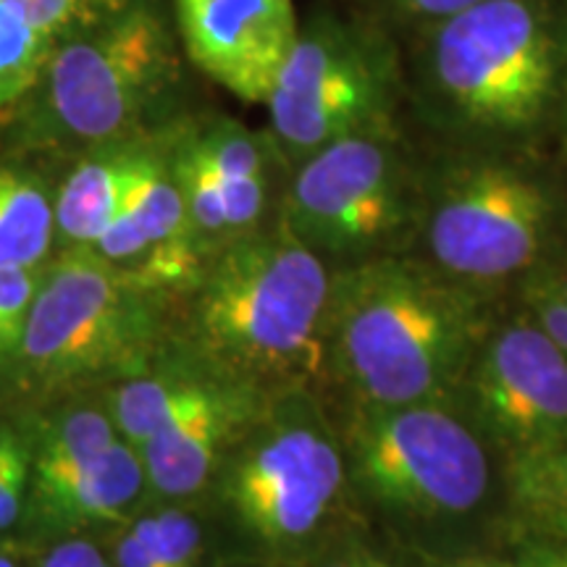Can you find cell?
<instances>
[{
	"mask_svg": "<svg viewBox=\"0 0 567 567\" xmlns=\"http://www.w3.org/2000/svg\"><path fill=\"white\" fill-rule=\"evenodd\" d=\"M400 38L408 95L452 145L526 147L557 124L565 0H481Z\"/></svg>",
	"mask_w": 567,
	"mask_h": 567,
	"instance_id": "6da1fadb",
	"label": "cell"
},
{
	"mask_svg": "<svg viewBox=\"0 0 567 567\" xmlns=\"http://www.w3.org/2000/svg\"><path fill=\"white\" fill-rule=\"evenodd\" d=\"M478 337L471 297L425 266L365 258L331 279L323 360L363 408L434 402L471 363Z\"/></svg>",
	"mask_w": 567,
	"mask_h": 567,
	"instance_id": "7a4b0ae2",
	"label": "cell"
},
{
	"mask_svg": "<svg viewBox=\"0 0 567 567\" xmlns=\"http://www.w3.org/2000/svg\"><path fill=\"white\" fill-rule=\"evenodd\" d=\"M187 66L168 0H134L55 38L38 80L9 111L24 140L84 153L153 132Z\"/></svg>",
	"mask_w": 567,
	"mask_h": 567,
	"instance_id": "3957f363",
	"label": "cell"
},
{
	"mask_svg": "<svg viewBox=\"0 0 567 567\" xmlns=\"http://www.w3.org/2000/svg\"><path fill=\"white\" fill-rule=\"evenodd\" d=\"M195 334L226 373L247 384H292L323 363L329 271L279 224L231 237L205 268Z\"/></svg>",
	"mask_w": 567,
	"mask_h": 567,
	"instance_id": "277c9868",
	"label": "cell"
},
{
	"mask_svg": "<svg viewBox=\"0 0 567 567\" xmlns=\"http://www.w3.org/2000/svg\"><path fill=\"white\" fill-rule=\"evenodd\" d=\"M408 97L402 38L379 13L318 9L300 19L276 76L268 137L287 166L347 134L396 124Z\"/></svg>",
	"mask_w": 567,
	"mask_h": 567,
	"instance_id": "5b68a950",
	"label": "cell"
},
{
	"mask_svg": "<svg viewBox=\"0 0 567 567\" xmlns=\"http://www.w3.org/2000/svg\"><path fill=\"white\" fill-rule=\"evenodd\" d=\"M555 210V193L523 147L452 145L423 172L417 224L439 271L494 281L534 264Z\"/></svg>",
	"mask_w": 567,
	"mask_h": 567,
	"instance_id": "8992f818",
	"label": "cell"
},
{
	"mask_svg": "<svg viewBox=\"0 0 567 567\" xmlns=\"http://www.w3.org/2000/svg\"><path fill=\"white\" fill-rule=\"evenodd\" d=\"M289 168L279 226L321 258L358 264L421 218L423 172L396 124L347 134Z\"/></svg>",
	"mask_w": 567,
	"mask_h": 567,
	"instance_id": "52a82bcc",
	"label": "cell"
},
{
	"mask_svg": "<svg viewBox=\"0 0 567 567\" xmlns=\"http://www.w3.org/2000/svg\"><path fill=\"white\" fill-rule=\"evenodd\" d=\"M151 289L92 247H76L48 268L34 295L19 352L45 381L134 371L153 342Z\"/></svg>",
	"mask_w": 567,
	"mask_h": 567,
	"instance_id": "ba28073f",
	"label": "cell"
},
{
	"mask_svg": "<svg viewBox=\"0 0 567 567\" xmlns=\"http://www.w3.org/2000/svg\"><path fill=\"white\" fill-rule=\"evenodd\" d=\"M350 467L371 499L417 517L471 513L488 486L478 436L434 402L363 408L352 423Z\"/></svg>",
	"mask_w": 567,
	"mask_h": 567,
	"instance_id": "9c48e42d",
	"label": "cell"
},
{
	"mask_svg": "<svg viewBox=\"0 0 567 567\" xmlns=\"http://www.w3.org/2000/svg\"><path fill=\"white\" fill-rule=\"evenodd\" d=\"M344 486V460L305 421L279 423L237 460L229 499L255 536L284 544L310 536Z\"/></svg>",
	"mask_w": 567,
	"mask_h": 567,
	"instance_id": "30bf717a",
	"label": "cell"
},
{
	"mask_svg": "<svg viewBox=\"0 0 567 567\" xmlns=\"http://www.w3.org/2000/svg\"><path fill=\"white\" fill-rule=\"evenodd\" d=\"M471 363L473 410L509 452L567 434V358L536 321L496 331Z\"/></svg>",
	"mask_w": 567,
	"mask_h": 567,
	"instance_id": "8fae6325",
	"label": "cell"
},
{
	"mask_svg": "<svg viewBox=\"0 0 567 567\" xmlns=\"http://www.w3.org/2000/svg\"><path fill=\"white\" fill-rule=\"evenodd\" d=\"M184 59L245 103L264 105L292 53L295 0H168Z\"/></svg>",
	"mask_w": 567,
	"mask_h": 567,
	"instance_id": "7c38bea8",
	"label": "cell"
},
{
	"mask_svg": "<svg viewBox=\"0 0 567 567\" xmlns=\"http://www.w3.org/2000/svg\"><path fill=\"white\" fill-rule=\"evenodd\" d=\"M163 137L166 134L153 130L84 151L53 195L55 231L76 247L95 245Z\"/></svg>",
	"mask_w": 567,
	"mask_h": 567,
	"instance_id": "4fadbf2b",
	"label": "cell"
},
{
	"mask_svg": "<svg viewBox=\"0 0 567 567\" xmlns=\"http://www.w3.org/2000/svg\"><path fill=\"white\" fill-rule=\"evenodd\" d=\"M243 402L216 386L140 446L142 467L163 496H189L200 488L239 423Z\"/></svg>",
	"mask_w": 567,
	"mask_h": 567,
	"instance_id": "5bb4252c",
	"label": "cell"
},
{
	"mask_svg": "<svg viewBox=\"0 0 567 567\" xmlns=\"http://www.w3.org/2000/svg\"><path fill=\"white\" fill-rule=\"evenodd\" d=\"M142 481H145V467L140 452L118 439L111 450H105L74 476L32 492V499L34 509L45 520L59 526H84V523H103L122 515L137 499Z\"/></svg>",
	"mask_w": 567,
	"mask_h": 567,
	"instance_id": "9a60e30c",
	"label": "cell"
},
{
	"mask_svg": "<svg viewBox=\"0 0 567 567\" xmlns=\"http://www.w3.org/2000/svg\"><path fill=\"white\" fill-rule=\"evenodd\" d=\"M53 234L51 189L27 168L0 161V271L38 266Z\"/></svg>",
	"mask_w": 567,
	"mask_h": 567,
	"instance_id": "2e32d148",
	"label": "cell"
},
{
	"mask_svg": "<svg viewBox=\"0 0 567 567\" xmlns=\"http://www.w3.org/2000/svg\"><path fill=\"white\" fill-rule=\"evenodd\" d=\"M513 505L538 534L567 544V434L509 452Z\"/></svg>",
	"mask_w": 567,
	"mask_h": 567,
	"instance_id": "e0dca14e",
	"label": "cell"
},
{
	"mask_svg": "<svg viewBox=\"0 0 567 567\" xmlns=\"http://www.w3.org/2000/svg\"><path fill=\"white\" fill-rule=\"evenodd\" d=\"M210 389L195 379H134L113 394L111 423L126 444L140 450L168 423L195 408Z\"/></svg>",
	"mask_w": 567,
	"mask_h": 567,
	"instance_id": "ac0fdd59",
	"label": "cell"
},
{
	"mask_svg": "<svg viewBox=\"0 0 567 567\" xmlns=\"http://www.w3.org/2000/svg\"><path fill=\"white\" fill-rule=\"evenodd\" d=\"M118 439L122 436L113 429L111 417L101 413L82 410V413L63 417L59 425H53V431L40 446V455L32 467V492L74 476L92 460L101 457L105 450H111Z\"/></svg>",
	"mask_w": 567,
	"mask_h": 567,
	"instance_id": "d6986e66",
	"label": "cell"
},
{
	"mask_svg": "<svg viewBox=\"0 0 567 567\" xmlns=\"http://www.w3.org/2000/svg\"><path fill=\"white\" fill-rule=\"evenodd\" d=\"M53 42L51 32L9 0H0V113L17 105L32 87Z\"/></svg>",
	"mask_w": 567,
	"mask_h": 567,
	"instance_id": "ffe728a7",
	"label": "cell"
},
{
	"mask_svg": "<svg viewBox=\"0 0 567 567\" xmlns=\"http://www.w3.org/2000/svg\"><path fill=\"white\" fill-rule=\"evenodd\" d=\"M158 567H197L203 551L200 526L179 509H163L132 526Z\"/></svg>",
	"mask_w": 567,
	"mask_h": 567,
	"instance_id": "44dd1931",
	"label": "cell"
},
{
	"mask_svg": "<svg viewBox=\"0 0 567 567\" xmlns=\"http://www.w3.org/2000/svg\"><path fill=\"white\" fill-rule=\"evenodd\" d=\"M19 11H24L34 24L48 30L53 38L69 34L92 21L111 17L126 9L134 0H9Z\"/></svg>",
	"mask_w": 567,
	"mask_h": 567,
	"instance_id": "7402d4cb",
	"label": "cell"
},
{
	"mask_svg": "<svg viewBox=\"0 0 567 567\" xmlns=\"http://www.w3.org/2000/svg\"><path fill=\"white\" fill-rule=\"evenodd\" d=\"M34 295H38V281H34L32 268L0 271V354L19 352Z\"/></svg>",
	"mask_w": 567,
	"mask_h": 567,
	"instance_id": "603a6c76",
	"label": "cell"
},
{
	"mask_svg": "<svg viewBox=\"0 0 567 567\" xmlns=\"http://www.w3.org/2000/svg\"><path fill=\"white\" fill-rule=\"evenodd\" d=\"M481 0H379L375 13L386 21L396 34H405L415 27L431 24V21L450 17L476 6Z\"/></svg>",
	"mask_w": 567,
	"mask_h": 567,
	"instance_id": "cb8c5ba5",
	"label": "cell"
},
{
	"mask_svg": "<svg viewBox=\"0 0 567 567\" xmlns=\"http://www.w3.org/2000/svg\"><path fill=\"white\" fill-rule=\"evenodd\" d=\"M528 302L534 308V321L567 358V297L559 281L551 279L534 284L528 289Z\"/></svg>",
	"mask_w": 567,
	"mask_h": 567,
	"instance_id": "d4e9b609",
	"label": "cell"
},
{
	"mask_svg": "<svg viewBox=\"0 0 567 567\" xmlns=\"http://www.w3.org/2000/svg\"><path fill=\"white\" fill-rule=\"evenodd\" d=\"M27 457L11 436V442L0 450V528H9L21 513V499L27 488Z\"/></svg>",
	"mask_w": 567,
	"mask_h": 567,
	"instance_id": "484cf974",
	"label": "cell"
},
{
	"mask_svg": "<svg viewBox=\"0 0 567 567\" xmlns=\"http://www.w3.org/2000/svg\"><path fill=\"white\" fill-rule=\"evenodd\" d=\"M103 563V555L90 542H66L48 555L42 567H101Z\"/></svg>",
	"mask_w": 567,
	"mask_h": 567,
	"instance_id": "4316f807",
	"label": "cell"
},
{
	"mask_svg": "<svg viewBox=\"0 0 567 567\" xmlns=\"http://www.w3.org/2000/svg\"><path fill=\"white\" fill-rule=\"evenodd\" d=\"M113 567H158L151 557L145 544L140 542V536L130 528L126 534L116 542V551H113Z\"/></svg>",
	"mask_w": 567,
	"mask_h": 567,
	"instance_id": "83f0119b",
	"label": "cell"
},
{
	"mask_svg": "<svg viewBox=\"0 0 567 567\" xmlns=\"http://www.w3.org/2000/svg\"><path fill=\"white\" fill-rule=\"evenodd\" d=\"M517 567H567V544H534L523 551Z\"/></svg>",
	"mask_w": 567,
	"mask_h": 567,
	"instance_id": "f1b7e54d",
	"label": "cell"
},
{
	"mask_svg": "<svg viewBox=\"0 0 567 567\" xmlns=\"http://www.w3.org/2000/svg\"><path fill=\"white\" fill-rule=\"evenodd\" d=\"M557 124L563 126L565 151H567V0H565V55H563V87H559V113Z\"/></svg>",
	"mask_w": 567,
	"mask_h": 567,
	"instance_id": "f546056e",
	"label": "cell"
},
{
	"mask_svg": "<svg viewBox=\"0 0 567 567\" xmlns=\"http://www.w3.org/2000/svg\"><path fill=\"white\" fill-rule=\"evenodd\" d=\"M331 567H379V559L360 555V557L342 559V563H337V565H331Z\"/></svg>",
	"mask_w": 567,
	"mask_h": 567,
	"instance_id": "4dcf8cb0",
	"label": "cell"
},
{
	"mask_svg": "<svg viewBox=\"0 0 567 567\" xmlns=\"http://www.w3.org/2000/svg\"><path fill=\"white\" fill-rule=\"evenodd\" d=\"M9 442H11V434H0V450H3Z\"/></svg>",
	"mask_w": 567,
	"mask_h": 567,
	"instance_id": "1f68e13d",
	"label": "cell"
},
{
	"mask_svg": "<svg viewBox=\"0 0 567 567\" xmlns=\"http://www.w3.org/2000/svg\"><path fill=\"white\" fill-rule=\"evenodd\" d=\"M0 567H17L9 557H0Z\"/></svg>",
	"mask_w": 567,
	"mask_h": 567,
	"instance_id": "d6a6232c",
	"label": "cell"
},
{
	"mask_svg": "<svg viewBox=\"0 0 567 567\" xmlns=\"http://www.w3.org/2000/svg\"><path fill=\"white\" fill-rule=\"evenodd\" d=\"M379 567H389V565L384 563V559H379Z\"/></svg>",
	"mask_w": 567,
	"mask_h": 567,
	"instance_id": "836d02e7",
	"label": "cell"
},
{
	"mask_svg": "<svg viewBox=\"0 0 567 567\" xmlns=\"http://www.w3.org/2000/svg\"><path fill=\"white\" fill-rule=\"evenodd\" d=\"M101 567H113V565H109V563H103V565H101Z\"/></svg>",
	"mask_w": 567,
	"mask_h": 567,
	"instance_id": "e575fe53",
	"label": "cell"
}]
</instances>
